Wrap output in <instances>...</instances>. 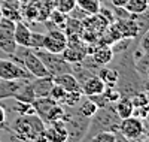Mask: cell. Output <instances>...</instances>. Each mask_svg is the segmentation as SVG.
I'll return each mask as SVG.
<instances>
[{"instance_id":"5bb4252c","label":"cell","mask_w":149,"mask_h":142,"mask_svg":"<svg viewBox=\"0 0 149 142\" xmlns=\"http://www.w3.org/2000/svg\"><path fill=\"white\" fill-rule=\"evenodd\" d=\"M113 51H112V48L103 45L100 48H97L93 51V54H91V60L97 64L98 67L100 66H106V64H109L112 60H113Z\"/></svg>"},{"instance_id":"d4e9b609","label":"cell","mask_w":149,"mask_h":142,"mask_svg":"<svg viewBox=\"0 0 149 142\" xmlns=\"http://www.w3.org/2000/svg\"><path fill=\"white\" fill-rule=\"evenodd\" d=\"M54 6L63 14H70V11L76 6V2L74 0H54Z\"/></svg>"},{"instance_id":"836d02e7","label":"cell","mask_w":149,"mask_h":142,"mask_svg":"<svg viewBox=\"0 0 149 142\" xmlns=\"http://www.w3.org/2000/svg\"><path fill=\"white\" fill-rule=\"evenodd\" d=\"M3 15H2V0H0V18H2Z\"/></svg>"},{"instance_id":"5b68a950","label":"cell","mask_w":149,"mask_h":142,"mask_svg":"<svg viewBox=\"0 0 149 142\" xmlns=\"http://www.w3.org/2000/svg\"><path fill=\"white\" fill-rule=\"evenodd\" d=\"M0 79H8V81H31L33 76L24 69L21 64L15 63L10 58H0Z\"/></svg>"},{"instance_id":"7a4b0ae2","label":"cell","mask_w":149,"mask_h":142,"mask_svg":"<svg viewBox=\"0 0 149 142\" xmlns=\"http://www.w3.org/2000/svg\"><path fill=\"white\" fill-rule=\"evenodd\" d=\"M119 123H121V118L116 115L113 105L106 106V108H98L97 112L90 118L85 139H90L100 132H118Z\"/></svg>"},{"instance_id":"e0dca14e","label":"cell","mask_w":149,"mask_h":142,"mask_svg":"<svg viewBox=\"0 0 149 142\" xmlns=\"http://www.w3.org/2000/svg\"><path fill=\"white\" fill-rule=\"evenodd\" d=\"M60 56L63 57V60H66L67 63L74 64V63H81V61L85 60L86 51H85V49H81V48H78V46H70V45H67V46L64 48V51H63Z\"/></svg>"},{"instance_id":"f1b7e54d","label":"cell","mask_w":149,"mask_h":142,"mask_svg":"<svg viewBox=\"0 0 149 142\" xmlns=\"http://www.w3.org/2000/svg\"><path fill=\"white\" fill-rule=\"evenodd\" d=\"M115 133L116 132H100L90 139L91 142H115Z\"/></svg>"},{"instance_id":"d6a6232c","label":"cell","mask_w":149,"mask_h":142,"mask_svg":"<svg viewBox=\"0 0 149 142\" xmlns=\"http://www.w3.org/2000/svg\"><path fill=\"white\" fill-rule=\"evenodd\" d=\"M146 78H148V81H149V66L146 67Z\"/></svg>"},{"instance_id":"d6986e66","label":"cell","mask_w":149,"mask_h":142,"mask_svg":"<svg viewBox=\"0 0 149 142\" xmlns=\"http://www.w3.org/2000/svg\"><path fill=\"white\" fill-rule=\"evenodd\" d=\"M2 15L15 22L21 21V11L18 3L14 0H2Z\"/></svg>"},{"instance_id":"3957f363","label":"cell","mask_w":149,"mask_h":142,"mask_svg":"<svg viewBox=\"0 0 149 142\" xmlns=\"http://www.w3.org/2000/svg\"><path fill=\"white\" fill-rule=\"evenodd\" d=\"M36 56L39 57L43 63V66L46 67L48 73L51 76H58L63 73H72V64L63 60L60 54H52L49 51L40 48V49H34Z\"/></svg>"},{"instance_id":"1f68e13d","label":"cell","mask_w":149,"mask_h":142,"mask_svg":"<svg viewBox=\"0 0 149 142\" xmlns=\"http://www.w3.org/2000/svg\"><path fill=\"white\" fill-rule=\"evenodd\" d=\"M127 2L128 0H110V3H112L113 8H124L127 5Z\"/></svg>"},{"instance_id":"484cf974","label":"cell","mask_w":149,"mask_h":142,"mask_svg":"<svg viewBox=\"0 0 149 142\" xmlns=\"http://www.w3.org/2000/svg\"><path fill=\"white\" fill-rule=\"evenodd\" d=\"M43 39H45V34L43 33H37V32H33L31 30L29 48H31V49H40L43 46Z\"/></svg>"},{"instance_id":"8992f818","label":"cell","mask_w":149,"mask_h":142,"mask_svg":"<svg viewBox=\"0 0 149 142\" xmlns=\"http://www.w3.org/2000/svg\"><path fill=\"white\" fill-rule=\"evenodd\" d=\"M145 130H146V126L142 121V118L131 115V117H128V118L121 120L118 132H121L124 136L131 139V141H140Z\"/></svg>"},{"instance_id":"ba28073f","label":"cell","mask_w":149,"mask_h":142,"mask_svg":"<svg viewBox=\"0 0 149 142\" xmlns=\"http://www.w3.org/2000/svg\"><path fill=\"white\" fill-rule=\"evenodd\" d=\"M45 138L48 142H66L67 141V129L63 120L48 124L45 129Z\"/></svg>"},{"instance_id":"83f0119b","label":"cell","mask_w":149,"mask_h":142,"mask_svg":"<svg viewBox=\"0 0 149 142\" xmlns=\"http://www.w3.org/2000/svg\"><path fill=\"white\" fill-rule=\"evenodd\" d=\"M66 93H67L66 90H63L60 85L54 84L52 88H51V93H49V97L54 99L57 103H60V105H63V100H64V97H66Z\"/></svg>"},{"instance_id":"7c38bea8","label":"cell","mask_w":149,"mask_h":142,"mask_svg":"<svg viewBox=\"0 0 149 142\" xmlns=\"http://www.w3.org/2000/svg\"><path fill=\"white\" fill-rule=\"evenodd\" d=\"M24 82L22 79H15V81H8V79H0V100H8L15 96V93L22 87Z\"/></svg>"},{"instance_id":"6da1fadb","label":"cell","mask_w":149,"mask_h":142,"mask_svg":"<svg viewBox=\"0 0 149 142\" xmlns=\"http://www.w3.org/2000/svg\"><path fill=\"white\" fill-rule=\"evenodd\" d=\"M46 124L37 117L36 114L30 115H18L14 120L10 127V132L18 138L30 142H48L45 138Z\"/></svg>"},{"instance_id":"ffe728a7","label":"cell","mask_w":149,"mask_h":142,"mask_svg":"<svg viewBox=\"0 0 149 142\" xmlns=\"http://www.w3.org/2000/svg\"><path fill=\"white\" fill-rule=\"evenodd\" d=\"M12 99H15V100H18V102H22V103H33V102L36 100V96H34V93H33V88H31V85H30V81L24 82L22 87L15 93V96L12 97Z\"/></svg>"},{"instance_id":"cb8c5ba5","label":"cell","mask_w":149,"mask_h":142,"mask_svg":"<svg viewBox=\"0 0 149 142\" xmlns=\"http://www.w3.org/2000/svg\"><path fill=\"white\" fill-rule=\"evenodd\" d=\"M84 99V94L81 90L78 91H70V93H66V97L63 100V105H66L67 108H74L79 105V102Z\"/></svg>"},{"instance_id":"30bf717a","label":"cell","mask_w":149,"mask_h":142,"mask_svg":"<svg viewBox=\"0 0 149 142\" xmlns=\"http://www.w3.org/2000/svg\"><path fill=\"white\" fill-rule=\"evenodd\" d=\"M106 88V84L98 78L97 73L95 75H91L88 79H85L82 84H81V91L84 96H95V94H100L104 91Z\"/></svg>"},{"instance_id":"8fae6325","label":"cell","mask_w":149,"mask_h":142,"mask_svg":"<svg viewBox=\"0 0 149 142\" xmlns=\"http://www.w3.org/2000/svg\"><path fill=\"white\" fill-rule=\"evenodd\" d=\"M31 105H33V108H34L36 115H37V117H40V120L45 123L49 111H51V109L57 105V102L48 96V97H37V99L31 103Z\"/></svg>"},{"instance_id":"9a60e30c","label":"cell","mask_w":149,"mask_h":142,"mask_svg":"<svg viewBox=\"0 0 149 142\" xmlns=\"http://www.w3.org/2000/svg\"><path fill=\"white\" fill-rule=\"evenodd\" d=\"M113 109H115L116 115L121 120L128 118V117H131V115L134 114V105H133L131 99L127 97V96H122L118 102H115L113 103Z\"/></svg>"},{"instance_id":"f546056e","label":"cell","mask_w":149,"mask_h":142,"mask_svg":"<svg viewBox=\"0 0 149 142\" xmlns=\"http://www.w3.org/2000/svg\"><path fill=\"white\" fill-rule=\"evenodd\" d=\"M140 48L145 51V54L149 56V29L140 36Z\"/></svg>"},{"instance_id":"52a82bcc","label":"cell","mask_w":149,"mask_h":142,"mask_svg":"<svg viewBox=\"0 0 149 142\" xmlns=\"http://www.w3.org/2000/svg\"><path fill=\"white\" fill-rule=\"evenodd\" d=\"M69 41L66 33H63V30L55 29V30H49L48 34H45L43 39V49L49 51L52 54H61L64 51V48L67 46Z\"/></svg>"},{"instance_id":"2e32d148","label":"cell","mask_w":149,"mask_h":142,"mask_svg":"<svg viewBox=\"0 0 149 142\" xmlns=\"http://www.w3.org/2000/svg\"><path fill=\"white\" fill-rule=\"evenodd\" d=\"M30 34H31V30H30V27L26 22H22V21H17L15 22L14 37H15V42H17L18 46H29Z\"/></svg>"},{"instance_id":"44dd1931","label":"cell","mask_w":149,"mask_h":142,"mask_svg":"<svg viewBox=\"0 0 149 142\" xmlns=\"http://www.w3.org/2000/svg\"><path fill=\"white\" fill-rule=\"evenodd\" d=\"M74 2L79 9H82L88 15H97L100 12L102 0H74Z\"/></svg>"},{"instance_id":"4dcf8cb0","label":"cell","mask_w":149,"mask_h":142,"mask_svg":"<svg viewBox=\"0 0 149 142\" xmlns=\"http://www.w3.org/2000/svg\"><path fill=\"white\" fill-rule=\"evenodd\" d=\"M6 108L3 105H0V129H6Z\"/></svg>"},{"instance_id":"ac0fdd59","label":"cell","mask_w":149,"mask_h":142,"mask_svg":"<svg viewBox=\"0 0 149 142\" xmlns=\"http://www.w3.org/2000/svg\"><path fill=\"white\" fill-rule=\"evenodd\" d=\"M97 76L106 84V87H115L118 84V79H119V72L113 67L100 66L97 70Z\"/></svg>"},{"instance_id":"d590c367","label":"cell","mask_w":149,"mask_h":142,"mask_svg":"<svg viewBox=\"0 0 149 142\" xmlns=\"http://www.w3.org/2000/svg\"><path fill=\"white\" fill-rule=\"evenodd\" d=\"M0 142H2V135H0Z\"/></svg>"},{"instance_id":"603a6c76","label":"cell","mask_w":149,"mask_h":142,"mask_svg":"<svg viewBox=\"0 0 149 142\" xmlns=\"http://www.w3.org/2000/svg\"><path fill=\"white\" fill-rule=\"evenodd\" d=\"M124 8H125V11L128 12V14L137 15V14L145 12L149 8V2H148V0H128L127 5Z\"/></svg>"},{"instance_id":"4316f807","label":"cell","mask_w":149,"mask_h":142,"mask_svg":"<svg viewBox=\"0 0 149 142\" xmlns=\"http://www.w3.org/2000/svg\"><path fill=\"white\" fill-rule=\"evenodd\" d=\"M103 96L106 97V100L110 103V105H113L115 102H118L122 96H121V91L115 87H106L104 91H103Z\"/></svg>"},{"instance_id":"9c48e42d","label":"cell","mask_w":149,"mask_h":142,"mask_svg":"<svg viewBox=\"0 0 149 142\" xmlns=\"http://www.w3.org/2000/svg\"><path fill=\"white\" fill-rule=\"evenodd\" d=\"M30 85L33 88V93L37 97H48L51 93V88L54 85V78L51 75L40 76V78H33L30 81Z\"/></svg>"},{"instance_id":"7402d4cb","label":"cell","mask_w":149,"mask_h":142,"mask_svg":"<svg viewBox=\"0 0 149 142\" xmlns=\"http://www.w3.org/2000/svg\"><path fill=\"white\" fill-rule=\"evenodd\" d=\"M85 99L84 100H81L79 102V106H78V112L82 115V117H85V118H91L93 115L97 112V105L90 99V97H86V96H84Z\"/></svg>"},{"instance_id":"e575fe53","label":"cell","mask_w":149,"mask_h":142,"mask_svg":"<svg viewBox=\"0 0 149 142\" xmlns=\"http://www.w3.org/2000/svg\"><path fill=\"white\" fill-rule=\"evenodd\" d=\"M146 123H148V126H149V114L146 115Z\"/></svg>"},{"instance_id":"4fadbf2b","label":"cell","mask_w":149,"mask_h":142,"mask_svg":"<svg viewBox=\"0 0 149 142\" xmlns=\"http://www.w3.org/2000/svg\"><path fill=\"white\" fill-rule=\"evenodd\" d=\"M52 78H54V84L60 85L63 90H66L67 93L81 90V84L78 82L76 76L73 73H63V75H58V76H52Z\"/></svg>"},{"instance_id":"277c9868","label":"cell","mask_w":149,"mask_h":142,"mask_svg":"<svg viewBox=\"0 0 149 142\" xmlns=\"http://www.w3.org/2000/svg\"><path fill=\"white\" fill-rule=\"evenodd\" d=\"M14 32H15V21L6 17L0 18V49L8 56H14L18 48L14 37Z\"/></svg>"}]
</instances>
